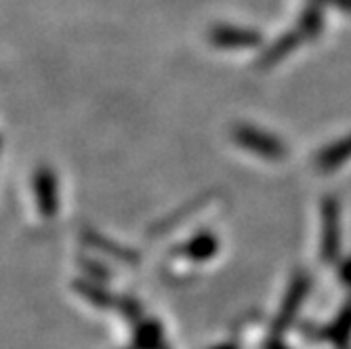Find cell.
Wrapping results in <instances>:
<instances>
[{
	"mask_svg": "<svg viewBox=\"0 0 351 349\" xmlns=\"http://www.w3.org/2000/svg\"><path fill=\"white\" fill-rule=\"evenodd\" d=\"M234 139L242 147L267 158V160H282V158L286 156L284 143H280L276 137H271L259 129H254V126H236Z\"/></svg>",
	"mask_w": 351,
	"mask_h": 349,
	"instance_id": "cell-1",
	"label": "cell"
},
{
	"mask_svg": "<svg viewBox=\"0 0 351 349\" xmlns=\"http://www.w3.org/2000/svg\"><path fill=\"white\" fill-rule=\"evenodd\" d=\"M322 3H328V5H335L343 11H349L351 13V0H322Z\"/></svg>",
	"mask_w": 351,
	"mask_h": 349,
	"instance_id": "cell-10",
	"label": "cell"
},
{
	"mask_svg": "<svg viewBox=\"0 0 351 349\" xmlns=\"http://www.w3.org/2000/svg\"><path fill=\"white\" fill-rule=\"evenodd\" d=\"M34 196L43 215L51 217L57 210L59 194H57V181L51 169H38L34 175Z\"/></svg>",
	"mask_w": 351,
	"mask_h": 349,
	"instance_id": "cell-2",
	"label": "cell"
},
{
	"mask_svg": "<svg viewBox=\"0 0 351 349\" xmlns=\"http://www.w3.org/2000/svg\"><path fill=\"white\" fill-rule=\"evenodd\" d=\"M259 34L244 27H232V25H219L210 29V43L219 47H254L259 45Z\"/></svg>",
	"mask_w": 351,
	"mask_h": 349,
	"instance_id": "cell-4",
	"label": "cell"
},
{
	"mask_svg": "<svg viewBox=\"0 0 351 349\" xmlns=\"http://www.w3.org/2000/svg\"><path fill=\"white\" fill-rule=\"evenodd\" d=\"M215 250H217V238H213L210 234H200L196 238H191L183 246L185 257L194 259V261H204V259L213 257Z\"/></svg>",
	"mask_w": 351,
	"mask_h": 349,
	"instance_id": "cell-8",
	"label": "cell"
},
{
	"mask_svg": "<svg viewBox=\"0 0 351 349\" xmlns=\"http://www.w3.org/2000/svg\"><path fill=\"white\" fill-rule=\"evenodd\" d=\"M133 349H169L162 326L149 318L133 324Z\"/></svg>",
	"mask_w": 351,
	"mask_h": 349,
	"instance_id": "cell-3",
	"label": "cell"
},
{
	"mask_svg": "<svg viewBox=\"0 0 351 349\" xmlns=\"http://www.w3.org/2000/svg\"><path fill=\"white\" fill-rule=\"evenodd\" d=\"M322 252L326 259H332L339 252V210L335 202L324 204V232H322Z\"/></svg>",
	"mask_w": 351,
	"mask_h": 349,
	"instance_id": "cell-5",
	"label": "cell"
},
{
	"mask_svg": "<svg viewBox=\"0 0 351 349\" xmlns=\"http://www.w3.org/2000/svg\"><path fill=\"white\" fill-rule=\"evenodd\" d=\"M116 309L122 313V318L129 324H137L143 318V307L137 299L133 297H120L116 301Z\"/></svg>",
	"mask_w": 351,
	"mask_h": 349,
	"instance_id": "cell-9",
	"label": "cell"
},
{
	"mask_svg": "<svg viewBox=\"0 0 351 349\" xmlns=\"http://www.w3.org/2000/svg\"><path fill=\"white\" fill-rule=\"evenodd\" d=\"M129 349H133V347H129Z\"/></svg>",
	"mask_w": 351,
	"mask_h": 349,
	"instance_id": "cell-11",
	"label": "cell"
},
{
	"mask_svg": "<svg viewBox=\"0 0 351 349\" xmlns=\"http://www.w3.org/2000/svg\"><path fill=\"white\" fill-rule=\"evenodd\" d=\"M76 291L95 307L99 309H110V307H116V301L104 287H99V284H93V282H76Z\"/></svg>",
	"mask_w": 351,
	"mask_h": 349,
	"instance_id": "cell-7",
	"label": "cell"
},
{
	"mask_svg": "<svg viewBox=\"0 0 351 349\" xmlns=\"http://www.w3.org/2000/svg\"><path fill=\"white\" fill-rule=\"evenodd\" d=\"M351 158V135L330 147H326L320 156L315 158V167L320 171H332L337 167H341L343 163H347Z\"/></svg>",
	"mask_w": 351,
	"mask_h": 349,
	"instance_id": "cell-6",
	"label": "cell"
}]
</instances>
